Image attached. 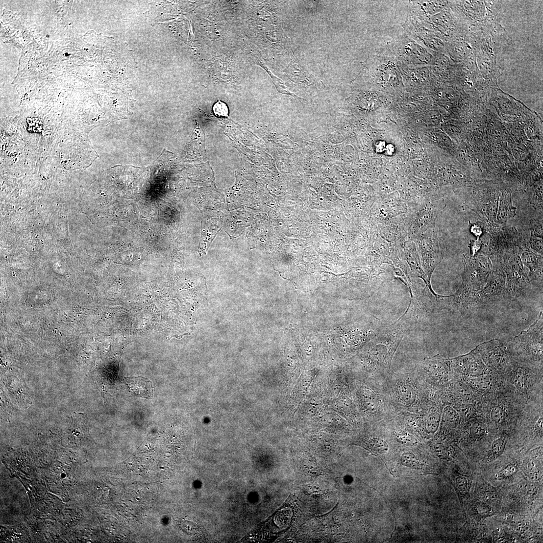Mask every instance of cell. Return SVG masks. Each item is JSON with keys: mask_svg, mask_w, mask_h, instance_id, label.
<instances>
[{"mask_svg": "<svg viewBox=\"0 0 543 543\" xmlns=\"http://www.w3.org/2000/svg\"><path fill=\"white\" fill-rule=\"evenodd\" d=\"M387 386L391 401L397 412L411 415H420L423 397L420 377L414 370L410 373L388 376Z\"/></svg>", "mask_w": 543, "mask_h": 543, "instance_id": "1", "label": "cell"}, {"mask_svg": "<svg viewBox=\"0 0 543 543\" xmlns=\"http://www.w3.org/2000/svg\"><path fill=\"white\" fill-rule=\"evenodd\" d=\"M484 228L489 239L487 245L482 246L487 249L478 254L489 257L492 264L502 262L506 254L513 253L519 255L522 250L528 248L527 242L515 227L497 226Z\"/></svg>", "mask_w": 543, "mask_h": 543, "instance_id": "2", "label": "cell"}, {"mask_svg": "<svg viewBox=\"0 0 543 543\" xmlns=\"http://www.w3.org/2000/svg\"><path fill=\"white\" fill-rule=\"evenodd\" d=\"M502 264L507 279V300H514L529 293L531 283L519 255L513 253L506 254Z\"/></svg>", "mask_w": 543, "mask_h": 543, "instance_id": "3", "label": "cell"}, {"mask_svg": "<svg viewBox=\"0 0 543 543\" xmlns=\"http://www.w3.org/2000/svg\"><path fill=\"white\" fill-rule=\"evenodd\" d=\"M543 315L541 312L537 320L526 331L514 337L509 343L515 351L527 355L534 360L543 358Z\"/></svg>", "mask_w": 543, "mask_h": 543, "instance_id": "4", "label": "cell"}, {"mask_svg": "<svg viewBox=\"0 0 543 543\" xmlns=\"http://www.w3.org/2000/svg\"><path fill=\"white\" fill-rule=\"evenodd\" d=\"M464 271L462 279L475 292H478L486 285L492 270V263L489 257L482 254L472 256L463 255Z\"/></svg>", "mask_w": 543, "mask_h": 543, "instance_id": "5", "label": "cell"}, {"mask_svg": "<svg viewBox=\"0 0 543 543\" xmlns=\"http://www.w3.org/2000/svg\"><path fill=\"white\" fill-rule=\"evenodd\" d=\"M491 273L486 285L477 292L478 306L497 303L507 298V279L502 262L492 264Z\"/></svg>", "mask_w": 543, "mask_h": 543, "instance_id": "6", "label": "cell"}, {"mask_svg": "<svg viewBox=\"0 0 543 543\" xmlns=\"http://www.w3.org/2000/svg\"><path fill=\"white\" fill-rule=\"evenodd\" d=\"M498 194L495 191H482L476 197L464 202V205L474 212L487 227L497 226Z\"/></svg>", "mask_w": 543, "mask_h": 543, "instance_id": "7", "label": "cell"}, {"mask_svg": "<svg viewBox=\"0 0 543 543\" xmlns=\"http://www.w3.org/2000/svg\"><path fill=\"white\" fill-rule=\"evenodd\" d=\"M421 240L420 248L422 265L431 287L433 272L442 262L444 254L439 241L435 233L434 228L428 230Z\"/></svg>", "mask_w": 543, "mask_h": 543, "instance_id": "8", "label": "cell"}, {"mask_svg": "<svg viewBox=\"0 0 543 543\" xmlns=\"http://www.w3.org/2000/svg\"><path fill=\"white\" fill-rule=\"evenodd\" d=\"M478 306L477 292L463 279L455 294L445 297V310L451 312L465 314Z\"/></svg>", "mask_w": 543, "mask_h": 543, "instance_id": "9", "label": "cell"}, {"mask_svg": "<svg viewBox=\"0 0 543 543\" xmlns=\"http://www.w3.org/2000/svg\"><path fill=\"white\" fill-rule=\"evenodd\" d=\"M505 347L500 340L494 339L475 348L485 363L494 370H500L505 369L508 364Z\"/></svg>", "mask_w": 543, "mask_h": 543, "instance_id": "10", "label": "cell"}, {"mask_svg": "<svg viewBox=\"0 0 543 543\" xmlns=\"http://www.w3.org/2000/svg\"><path fill=\"white\" fill-rule=\"evenodd\" d=\"M448 360L450 367L462 373L478 376L487 371L486 367L476 348L468 354Z\"/></svg>", "mask_w": 543, "mask_h": 543, "instance_id": "11", "label": "cell"}, {"mask_svg": "<svg viewBox=\"0 0 543 543\" xmlns=\"http://www.w3.org/2000/svg\"><path fill=\"white\" fill-rule=\"evenodd\" d=\"M523 266L529 270L528 277L531 282L539 283L543 285V256L539 255L529 248L521 252L519 255Z\"/></svg>", "mask_w": 543, "mask_h": 543, "instance_id": "12", "label": "cell"}, {"mask_svg": "<svg viewBox=\"0 0 543 543\" xmlns=\"http://www.w3.org/2000/svg\"><path fill=\"white\" fill-rule=\"evenodd\" d=\"M125 384L129 392L134 396L146 399H151L153 390L151 382L142 376L126 378Z\"/></svg>", "mask_w": 543, "mask_h": 543, "instance_id": "13", "label": "cell"}, {"mask_svg": "<svg viewBox=\"0 0 543 543\" xmlns=\"http://www.w3.org/2000/svg\"><path fill=\"white\" fill-rule=\"evenodd\" d=\"M517 215V208L513 205L511 193H503L498 202L496 217L497 225L507 226L508 221Z\"/></svg>", "mask_w": 543, "mask_h": 543, "instance_id": "14", "label": "cell"}, {"mask_svg": "<svg viewBox=\"0 0 543 543\" xmlns=\"http://www.w3.org/2000/svg\"><path fill=\"white\" fill-rule=\"evenodd\" d=\"M513 366L512 372L513 383L518 391L525 394L527 392V378L529 370L524 366L518 364Z\"/></svg>", "mask_w": 543, "mask_h": 543, "instance_id": "15", "label": "cell"}, {"mask_svg": "<svg viewBox=\"0 0 543 543\" xmlns=\"http://www.w3.org/2000/svg\"><path fill=\"white\" fill-rule=\"evenodd\" d=\"M507 443V439L505 436L495 440L493 443L488 461H494L500 457L505 450Z\"/></svg>", "mask_w": 543, "mask_h": 543, "instance_id": "16", "label": "cell"}, {"mask_svg": "<svg viewBox=\"0 0 543 543\" xmlns=\"http://www.w3.org/2000/svg\"><path fill=\"white\" fill-rule=\"evenodd\" d=\"M479 495L484 501H492L497 497V492L491 485L485 483L479 489Z\"/></svg>", "mask_w": 543, "mask_h": 543, "instance_id": "17", "label": "cell"}, {"mask_svg": "<svg viewBox=\"0 0 543 543\" xmlns=\"http://www.w3.org/2000/svg\"><path fill=\"white\" fill-rule=\"evenodd\" d=\"M441 421V415L438 413H433L425 420V426L430 433H435L439 426Z\"/></svg>", "mask_w": 543, "mask_h": 543, "instance_id": "18", "label": "cell"}, {"mask_svg": "<svg viewBox=\"0 0 543 543\" xmlns=\"http://www.w3.org/2000/svg\"><path fill=\"white\" fill-rule=\"evenodd\" d=\"M531 237L543 239V219H533L529 224Z\"/></svg>", "mask_w": 543, "mask_h": 543, "instance_id": "19", "label": "cell"}, {"mask_svg": "<svg viewBox=\"0 0 543 543\" xmlns=\"http://www.w3.org/2000/svg\"><path fill=\"white\" fill-rule=\"evenodd\" d=\"M456 484L461 496H465L469 492V482L467 476L460 475L456 478Z\"/></svg>", "mask_w": 543, "mask_h": 543, "instance_id": "20", "label": "cell"}, {"mask_svg": "<svg viewBox=\"0 0 543 543\" xmlns=\"http://www.w3.org/2000/svg\"><path fill=\"white\" fill-rule=\"evenodd\" d=\"M454 408L464 418L469 419L473 417L475 412L474 407L470 405H457Z\"/></svg>", "mask_w": 543, "mask_h": 543, "instance_id": "21", "label": "cell"}, {"mask_svg": "<svg viewBox=\"0 0 543 543\" xmlns=\"http://www.w3.org/2000/svg\"><path fill=\"white\" fill-rule=\"evenodd\" d=\"M527 246L528 248L535 252V253L543 256V239L531 237L529 241L527 242Z\"/></svg>", "mask_w": 543, "mask_h": 543, "instance_id": "22", "label": "cell"}, {"mask_svg": "<svg viewBox=\"0 0 543 543\" xmlns=\"http://www.w3.org/2000/svg\"><path fill=\"white\" fill-rule=\"evenodd\" d=\"M486 430V425L482 422L476 421L471 426L470 435L474 439H479L483 436Z\"/></svg>", "mask_w": 543, "mask_h": 543, "instance_id": "23", "label": "cell"}, {"mask_svg": "<svg viewBox=\"0 0 543 543\" xmlns=\"http://www.w3.org/2000/svg\"><path fill=\"white\" fill-rule=\"evenodd\" d=\"M493 420L497 424H502L506 420L505 414L500 406L494 407L491 413Z\"/></svg>", "mask_w": 543, "mask_h": 543, "instance_id": "24", "label": "cell"}, {"mask_svg": "<svg viewBox=\"0 0 543 543\" xmlns=\"http://www.w3.org/2000/svg\"><path fill=\"white\" fill-rule=\"evenodd\" d=\"M213 111L220 117H227L228 115V109L226 104L220 100L213 106Z\"/></svg>", "mask_w": 543, "mask_h": 543, "instance_id": "25", "label": "cell"}, {"mask_svg": "<svg viewBox=\"0 0 543 543\" xmlns=\"http://www.w3.org/2000/svg\"><path fill=\"white\" fill-rule=\"evenodd\" d=\"M539 464L532 461L529 467V476L533 480L536 481L540 478L541 469Z\"/></svg>", "mask_w": 543, "mask_h": 543, "instance_id": "26", "label": "cell"}, {"mask_svg": "<svg viewBox=\"0 0 543 543\" xmlns=\"http://www.w3.org/2000/svg\"><path fill=\"white\" fill-rule=\"evenodd\" d=\"M469 222L470 224V230L472 233L477 238V239H480V237L485 232L484 223L482 222L473 223H471L470 222Z\"/></svg>", "mask_w": 543, "mask_h": 543, "instance_id": "27", "label": "cell"}, {"mask_svg": "<svg viewBox=\"0 0 543 543\" xmlns=\"http://www.w3.org/2000/svg\"><path fill=\"white\" fill-rule=\"evenodd\" d=\"M483 246V242L480 239H476V240H471L469 247L470 248V255L474 256L478 254L481 249Z\"/></svg>", "mask_w": 543, "mask_h": 543, "instance_id": "28", "label": "cell"}, {"mask_svg": "<svg viewBox=\"0 0 543 543\" xmlns=\"http://www.w3.org/2000/svg\"><path fill=\"white\" fill-rule=\"evenodd\" d=\"M518 471V468L517 465L516 464H510L505 468H503L500 474L501 477H509L513 476Z\"/></svg>", "mask_w": 543, "mask_h": 543, "instance_id": "29", "label": "cell"}, {"mask_svg": "<svg viewBox=\"0 0 543 543\" xmlns=\"http://www.w3.org/2000/svg\"><path fill=\"white\" fill-rule=\"evenodd\" d=\"M401 460L403 464L408 467L412 466L413 464L416 462V458L415 455L410 452H405L402 454Z\"/></svg>", "mask_w": 543, "mask_h": 543, "instance_id": "30", "label": "cell"}, {"mask_svg": "<svg viewBox=\"0 0 543 543\" xmlns=\"http://www.w3.org/2000/svg\"><path fill=\"white\" fill-rule=\"evenodd\" d=\"M476 512L478 513L479 516H486V515H489L490 512L489 508L486 506H483L482 505L479 506L476 508Z\"/></svg>", "mask_w": 543, "mask_h": 543, "instance_id": "31", "label": "cell"}]
</instances>
